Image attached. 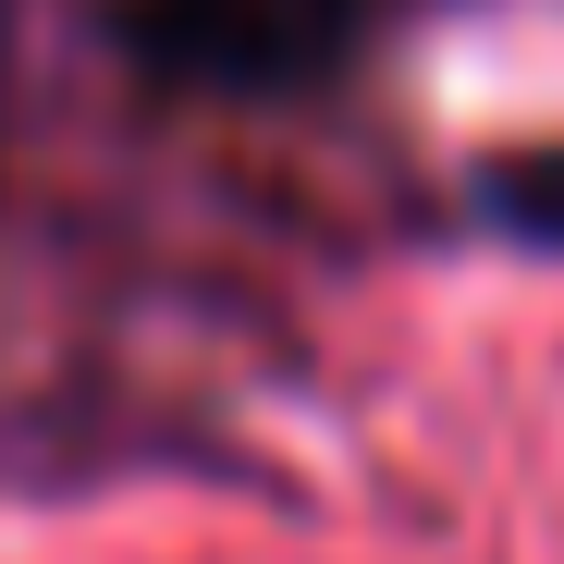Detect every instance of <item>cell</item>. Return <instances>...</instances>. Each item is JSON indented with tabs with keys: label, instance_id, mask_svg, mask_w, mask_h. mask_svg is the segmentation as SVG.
I'll use <instances>...</instances> for the list:
<instances>
[{
	"label": "cell",
	"instance_id": "cell-1",
	"mask_svg": "<svg viewBox=\"0 0 564 564\" xmlns=\"http://www.w3.org/2000/svg\"><path fill=\"white\" fill-rule=\"evenodd\" d=\"M123 37L209 99H307L356 50V0H123Z\"/></svg>",
	"mask_w": 564,
	"mask_h": 564
},
{
	"label": "cell",
	"instance_id": "cell-2",
	"mask_svg": "<svg viewBox=\"0 0 564 564\" xmlns=\"http://www.w3.org/2000/svg\"><path fill=\"white\" fill-rule=\"evenodd\" d=\"M491 221H516V234L564 246V160H528V172H503V184H491Z\"/></svg>",
	"mask_w": 564,
	"mask_h": 564
}]
</instances>
